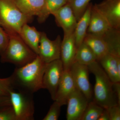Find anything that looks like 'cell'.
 Here are the masks:
<instances>
[{
  "instance_id": "cell-33",
  "label": "cell",
  "mask_w": 120,
  "mask_h": 120,
  "mask_svg": "<svg viewBox=\"0 0 120 120\" xmlns=\"http://www.w3.org/2000/svg\"><path fill=\"white\" fill-rule=\"evenodd\" d=\"M68 0V2H69V1H70L71 0Z\"/></svg>"
},
{
  "instance_id": "cell-7",
  "label": "cell",
  "mask_w": 120,
  "mask_h": 120,
  "mask_svg": "<svg viewBox=\"0 0 120 120\" xmlns=\"http://www.w3.org/2000/svg\"><path fill=\"white\" fill-rule=\"evenodd\" d=\"M69 71L76 88L84 94L89 102L91 101L93 92L89 80L88 66L74 62Z\"/></svg>"
},
{
  "instance_id": "cell-14",
  "label": "cell",
  "mask_w": 120,
  "mask_h": 120,
  "mask_svg": "<svg viewBox=\"0 0 120 120\" xmlns=\"http://www.w3.org/2000/svg\"><path fill=\"white\" fill-rule=\"evenodd\" d=\"M76 88L69 70H64L54 101L61 106L67 105L70 95Z\"/></svg>"
},
{
  "instance_id": "cell-34",
  "label": "cell",
  "mask_w": 120,
  "mask_h": 120,
  "mask_svg": "<svg viewBox=\"0 0 120 120\" xmlns=\"http://www.w3.org/2000/svg\"></svg>"
},
{
  "instance_id": "cell-4",
  "label": "cell",
  "mask_w": 120,
  "mask_h": 120,
  "mask_svg": "<svg viewBox=\"0 0 120 120\" xmlns=\"http://www.w3.org/2000/svg\"><path fill=\"white\" fill-rule=\"evenodd\" d=\"M32 19L22 13L13 0H0V23L5 30L19 34L23 25Z\"/></svg>"
},
{
  "instance_id": "cell-31",
  "label": "cell",
  "mask_w": 120,
  "mask_h": 120,
  "mask_svg": "<svg viewBox=\"0 0 120 120\" xmlns=\"http://www.w3.org/2000/svg\"><path fill=\"white\" fill-rule=\"evenodd\" d=\"M113 90L116 94L117 100L118 105H120V82L113 83L112 84Z\"/></svg>"
},
{
  "instance_id": "cell-15",
  "label": "cell",
  "mask_w": 120,
  "mask_h": 120,
  "mask_svg": "<svg viewBox=\"0 0 120 120\" xmlns=\"http://www.w3.org/2000/svg\"><path fill=\"white\" fill-rule=\"evenodd\" d=\"M111 82H120V57L108 54L98 61Z\"/></svg>"
},
{
  "instance_id": "cell-17",
  "label": "cell",
  "mask_w": 120,
  "mask_h": 120,
  "mask_svg": "<svg viewBox=\"0 0 120 120\" xmlns=\"http://www.w3.org/2000/svg\"><path fill=\"white\" fill-rule=\"evenodd\" d=\"M41 32L34 26L26 24L22 27L19 35L22 39L32 51L38 55Z\"/></svg>"
},
{
  "instance_id": "cell-6",
  "label": "cell",
  "mask_w": 120,
  "mask_h": 120,
  "mask_svg": "<svg viewBox=\"0 0 120 120\" xmlns=\"http://www.w3.org/2000/svg\"><path fill=\"white\" fill-rule=\"evenodd\" d=\"M64 71L60 59L46 64L42 80L43 89L48 90L53 101H55L58 86Z\"/></svg>"
},
{
  "instance_id": "cell-29",
  "label": "cell",
  "mask_w": 120,
  "mask_h": 120,
  "mask_svg": "<svg viewBox=\"0 0 120 120\" xmlns=\"http://www.w3.org/2000/svg\"><path fill=\"white\" fill-rule=\"evenodd\" d=\"M110 120H120V105H117L106 109Z\"/></svg>"
},
{
  "instance_id": "cell-16",
  "label": "cell",
  "mask_w": 120,
  "mask_h": 120,
  "mask_svg": "<svg viewBox=\"0 0 120 120\" xmlns=\"http://www.w3.org/2000/svg\"><path fill=\"white\" fill-rule=\"evenodd\" d=\"M83 42L92 50L96 56L97 61L109 53L107 43L102 36L87 33Z\"/></svg>"
},
{
  "instance_id": "cell-13",
  "label": "cell",
  "mask_w": 120,
  "mask_h": 120,
  "mask_svg": "<svg viewBox=\"0 0 120 120\" xmlns=\"http://www.w3.org/2000/svg\"><path fill=\"white\" fill-rule=\"evenodd\" d=\"M112 28L105 18L92 4L87 33L102 36Z\"/></svg>"
},
{
  "instance_id": "cell-2",
  "label": "cell",
  "mask_w": 120,
  "mask_h": 120,
  "mask_svg": "<svg viewBox=\"0 0 120 120\" xmlns=\"http://www.w3.org/2000/svg\"><path fill=\"white\" fill-rule=\"evenodd\" d=\"M87 66L95 77L94 101L104 109L118 105L113 90L112 82L98 62L96 61Z\"/></svg>"
},
{
  "instance_id": "cell-27",
  "label": "cell",
  "mask_w": 120,
  "mask_h": 120,
  "mask_svg": "<svg viewBox=\"0 0 120 120\" xmlns=\"http://www.w3.org/2000/svg\"><path fill=\"white\" fill-rule=\"evenodd\" d=\"M13 88L10 76L0 79V95L9 96V91Z\"/></svg>"
},
{
  "instance_id": "cell-32",
  "label": "cell",
  "mask_w": 120,
  "mask_h": 120,
  "mask_svg": "<svg viewBox=\"0 0 120 120\" xmlns=\"http://www.w3.org/2000/svg\"><path fill=\"white\" fill-rule=\"evenodd\" d=\"M98 120H110L109 114L106 109H104Z\"/></svg>"
},
{
  "instance_id": "cell-23",
  "label": "cell",
  "mask_w": 120,
  "mask_h": 120,
  "mask_svg": "<svg viewBox=\"0 0 120 120\" xmlns=\"http://www.w3.org/2000/svg\"><path fill=\"white\" fill-rule=\"evenodd\" d=\"M104 108L94 101L88 102L81 120H98L103 112Z\"/></svg>"
},
{
  "instance_id": "cell-19",
  "label": "cell",
  "mask_w": 120,
  "mask_h": 120,
  "mask_svg": "<svg viewBox=\"0 0 120 120\" xmlns=\"http://www.w3.org/2000/svg\"><path fill=\"white\" fill-rule=\"evenodd\" d=\"M18 8L30 17L38 16L44 5L45 0H13Z\"/></svg>"
},
{
  "instance_id": "cell-9",
  "label": "cell",
  "mask_w": 120,
  "mask_h": 120,
  "mask_svg": "<svg viewBox=\"0 0 120 120\" xmlns=\"http://www.w3.org/2000/svg\"><path fill=\"white\" fill-rule=\"evenodd\" d=\"M82 92L76 88L70 95L67 103V120H81L89 102Z\"/></svg>"
},
{
  "instance_id": "cell-18",
  "label": "cell",
  "mask_w": 120,
  "mask_h": 120,
  "mask_svg": "<svg viewBox=\"0 0 120 120\" xmlns=\"http://www.w3.org/2000/svg\"><path fill=\"white\" fill-rule=\"evenodd\" d=\"M92 5V3H90L85 12L77 21L74 31L75 41L77 49L83 42L84 39L87 33Z\"/></svg>"
},
{
  "instance_id": "cell-20",
  "label": "cell",
  "mask_w": 120,
  "mask_h": 120,
  "mask_svg": "<svg viewBox=\"0 0 120 120\" xmlns=\"http://www.w3.org/2000/svg\"><path fill=\"white\" fill-rule=\"evenodd\" d=\"M68 0H45V4L38 16V22H44L50 15L68 2Z\"/></svg>"
},
{
  "instance_id": "cell-3",
  "label": "cell",
  "mask_w": 120,
  "mask_h": 120,
  "mask_svg": "<svg viewBox=\"0 0 120 120\" xmlns=\"http://www.w3.org/2000/svg\"><path fill=\"white\" fill-rule=\"evenodd\" d=\"M9 37L7 49L1 56L2 63L13 64L20 67L31 62L37 55L25 43L19 34L12 31H6Z\"/></svg>"
},
{
  "instance_id": "cell-11",
  "label": "cell",
  "mask_w": 120,
  "mask_h": 120,
  "mask_svg": "<svg viewBox=\"0 0 120 120\" xmlns=\"http://www.w3.org/2000/svg\"><path fill=\"white\" fill-rule=\"evenodd\" d=\"M57 26L61 27L64 34L75 31L77 21L69 2L61 7L52 15Z\"/></svg>"
},
{
  "instance_id": "cell-30",
  "label": "cell",
  "mask_w": 120,
  "mask_h": 120,
  "mask_svg": "<svg viewBox=\"0 0 120 120\" xmlns=\"http://www.w3.org/2000/svg\"><path fill=\"white\" fill-rule=\"evenodd\" d=\"M11 105L9 95H0V108Z\"/></svg>"
},
{
  "instance_id": "cell-28",
  "label": "cell",
  "mask_w": 120,
  "mask_h": 120,
  "mask_svg": "<svg viewBox=\"0 0 120 120\" xmlns=\"http://www.w3.org/2000/svg\"><path fill=\"white\" fill-rule=\"evenodd\" d=\"M9 41V37L7 32L0 26V56H1L7 49Z\"/></svg>"
},
{
  "instance_id": "cell-10",
  "label": "cell",
  "mask_w": 120,
  "mask_h": 120,
  "mask_svg": "<svg viewBox=\"0 0 120 120\" xmlns=\"http://www.w3.org/2000/svg\"><path fill=\"white\" fill-rule=\"evenodd\" d=\"M112 28L120 29V0H104L94 5Z\"/></svg>"
},
{
  "instance_id": "cell-24",
  "label": "cell",
  "mask_w": 120,
  "mask_h": 120,
  "mask_svg": "<svg viewBox=\"0 0 120 120\" xmlns=\"http://www.w3.org/2000/svg\"><path fill=\"white\" fill-rule=\"evenodd\" d=\"M91 0H71L69 1L77 22L85 12Z\"/></svg>"
},
{
  "instance_id": "cell-8",
  "label": "cell",
  "mask_w": 120,
  "mask_h": 120,
  "mask_svg": "<svg viewBox=\"0 0 120 120\" xmlns=\"http://www.w3.org/2000/svg\"><path fill=\"white\" fill-rule=\"evenodd\" d=\"M61 41L60 35L52 41L45 32H41L38 56L45 64L60 59Z\"/></svg>"
},
{
  "instance_id": "cell-22",
  "label": "cell",
  "mask_w": 120,
  "mask_h": 120,
  "mask_svg": "<svg viewBox=\"0 0 120 120\" xmlns=\"http://www.w3.org/2000/svg\"><path fill=\"white\" fill-rule=\"evenodd\" d=\"M96 61V56L92 50L88 45L83 42L77 48L75 62L88 66Z\"/></svg>"
},
{
  "instance_id": "cell-26",
  "label": "cell",
  "mask_w": 120,
  "mask_h": 120,
  "mask_svg": "<svg viewBox=\"0 0 120 120\" xmlns=\"http://www.w3.org/2000/svg\"><path fill=\"white\" fill-rule=\"evenodd\" d=\"M0 120H16L11 105L0 108Z\"/></svg>"
},
{
  "instance_id": "cell-1",
  "label": "cell",
  "mask_w": 120,
  "mask_h": 120,
  "mask_svg": "<svg viewBox=\"0 0 120 120\" xmlns=\"http://www.w3.org/2000/svg\"><path fill=\"white\" fill-rule=\"evenodd\" d=\"M46 64L38 56L30 63L16 67L10 76L13 88L32 94L43 89Z\"/></svg>"
},
{
  "instance_id": "cell-25",
  "label": "cell",
  "mask_w": 120,
  "mask_h": 120,
  "mask_svg": "<svg viewBox=\"0 0 120 120\" xmlns=\"http://www.w3.org/2000/svg\"><path fill=\"white\" fill-rule=\"evenodd\" d=\"M51 105L47 114L43 118V120H57L59 118L61 106L56 101Z\"/></svg>"
},
{
  "instance_id": "cell-21",
  "label": "cell",
  "mask_w": 120,
  "mask_h": 120,
  "mask_svg": "<svg viewBox=\"0 0 120 120\" xmlns=\"http://www.w3.org/2000/svg\"><path fill=\"white\" fill-rule=\"evenodd\" d=\"M102 36L107 43L109 53L120 57V30L112 28Z\"/></svg>"
},
{
  "instance_id": "cell-12",
  "label": "cell",
  "mask_w": 120,
  "mask_h": 120,
  "mask_svg": "<svg viewBox=\"0 0 120 120\" xmlns=\"http://www.w3.org/2000/svg\"><path fill=\"white\" fill-rule=\"evenodd\" d=\"M75 41L74 32L69 34H64L61 45L60 59L64 70H69L75 62V56L77 50Z\"/></svg>"
},
{
  "instance_id": "cell-5",
  "label": "cell",
  "mask_w": 120,
  "mask_h": 120,
  "mask_svg": "<svg viewBox=\"0 0 120 120\" xmlns=\"http://www.w3.org/2000/svg\"><path fill=\"white\" fill-rule=\"evenodd\" d=\"M33 94L11 89L9 96L16 120H34V106Z\"/></svg>"
}]
</instances>
